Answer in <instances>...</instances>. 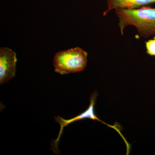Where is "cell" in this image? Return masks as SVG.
<instances>
[{
  "mask_svg": "<svg viewBox=\"0 0 155 155\" xmlns=\"http://www.w3.org/2000/svg\"><path fill=\"white\" fill-rule=\"evenodd\" d=\"M107 9L103 13L105 16L111 11L137 9L155 3V0H107Z\"/></svg>",
  "mask_w": 155,
  "mask_h": 155,
  "instance_id": "277c9868",
  "label": "cell"
},
{
  "mask_svg": "<svg viewBox=\"0 0 155 155\" xmlns=\"http://www.w3.org/2000/svg\"><path fill=\"white\" fill-rule=\"evenodd\" d=\"M17 59L14 51L7 48L0 49V84L14 78L16 71Z\"/></svg>",
  "mask_w": 155,
  "mask_h": 155,
  "instance_id": "3957f363",
  "label": "cell"
},
{
  "mask_svg": "<svg viewBox=\"0 0 155 155\" xmlns=\"http://www.w3.org/2000/svg\"><path fill=\"white\" fill-rule=\"evenodd\" d=\"M96 97L97 95L95 94H93L91 96V98L90 104L88 109L85 112L81 114L80 115H78L72 119H69V120L64 119L62 117H60V116H58L56 118V121L60 124L61 126L60 134H59L58 140H57V141H58L60 138V136H61L62 131H63L64 127L74 121L85 119V118H89V119H93V120H99L98 118L95 115L94 110V107L95 103Z\"/></svg>",
  "mask_w": 155,
  "mask_h": 155,
  "instance_id": "5b68a950",
  "label": "cell"
},
{
  "mask_svg": "<svg viewBox=\"0 0 155 155\" xmlns=\"http://www.w3.org/2000/svg\"><path fill=\"white\" fill-rule=\"evenodd\" d=\"M87 54L79 48L56 53L53 65L56 72L64 75L83 71L87 64Z\"/></svg>",
  "mask_w": 155,
  "mask_h": 155,
  "instance_id": "7a4b0ae2",
  "label": "cell"
},
{
  "mask_svg": "<svg viewBox=\"0 0 155 155\" xmlns=\"http://www.w3.org/2000/svg\"><path fill=\"white\" fill-rule=\"evenodd\" d=\"M147 53L150 55L155 57V36L152 39L146 41Z\"/></svg>",
  "mask_w": 155,
  "mask_h": 155,
  "instance_id": "8992f818",
  "label": "cell"
},
{
  "mask_svg": "<svg viewBox=\"0 0 155 155\" xmlns=\"http://www.w3.org/2000/svg\"><path fill=\"white\" fill-rule=\"evenodd\" d=\"M119 18L120 33L128 25L136 27L139 34L144 38L155 36V8L143 6L137 9H125L115 11Z\"/></svg>",
  "mask_w": 155,
  "mask_h": 155,
  "instance_id": "6da1fadb",
  "label": "cell"
}]
</instances>
